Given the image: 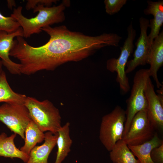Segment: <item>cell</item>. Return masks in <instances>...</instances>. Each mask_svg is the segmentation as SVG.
I'll return each mask as SVG.
<instances>
[{"instance_id":"9c48e42d","label":"cell","mask_w":163,"mask_h":163,"mask_svg":"<svg viewBox=\"0 0 163 163\" xmlns=\"http://www.w3.org/2000/svg\"><path fill=\"white\" fill-rule=\"evenodd\" d=\"M140 29V36L136 43V48L133 55V58L128 61L125 70L126 74L131 72L137 66L148 64L151 46L148 40L147 30L149 21L142 17L139 19Z\"/></svg>"},{"instance_id":"30bf717a","label":"cell","mask_w":163,"mask_h":163,"mask_svg":"<svg viewBox=\"0 0 163 163\" xmlns=\"http://www.w3.org/2000/svg\"><path fill=\"white\" fill-rule=\"evenodd\" d=\"M148 106L147 113L149 119L154 128L163 130V97L155 93L150 78L147 82L145 89Z\"/></svg>"},{"instance_id":"277c9868","label":"cell","mask_w":163,"mask_h":163,"mask_svg":"<svg viewBox=\"0 0 163 163\" xmlns=\"http://www.w3.org/2000/svg\"><path fill=\"white\" fill-rule=\"evenodd\" d=\"M150 77L148 69H140L135 75L130 94L126 100L127 108L125 111L126 120L123 136L127 132L135 115L147 109L148 103L145 89L147 82Z\"/></svg>"},{"instance_id":"d6986e66","label":"cell","mask_w":163,"mask_h":163,"mask_svg":"<svg viewBox=\"0 0 163 163\" xmlns=\"http://www.w3.org/2000/svg\"><path fill=\"white\" fill-rule=\"evenodd\" d=\"M27 96L14 91L10 87L5 73L0 72V102L24 104Z\"/></svg>"},{"instance_id":"5bb4252c","label":"cell","mask_w":163,"mask_h":163,"mask_svg":"<svg viewBox=\"0 0 163 163\" xmlns=\"http://www.w3.org/2000/svg\"><path fill=\"white\" fill-rule=\"evenodd\" d=\"M147 8L144 10V14H152L153 18L149 21V27L151 31L148 35V43L150 46L154 39L159 35L161 27L163 23V1L153 2L147 1Z\"/></svg>"},{"instance_id":"7402d4cb","label":"cell","mask_w":163,"mask_h":163,"mask_svg":"<svg viewBox=\"0 0 163 163\" xmlns=\"http://www.w3.org/2000/svg\"><path fill=\"white\" fill-rule=\"evenodd\" d=\"M127 1L126 0H105L104 2L106 12L110 15L117 13Z\"/></svg>"},{"instance_id":"cb8c5ba5","label":"cell","mask_w":163,"mask_h":163,"mask_svg":"<svg viewBox=\"0 0 163 163\" xmlns=\"http://www.w3.org/2000/svg\"><path fill=\"white\" fill-rule=\"evenodd\" d=\"M151 156L155 163H163V143L152 149Z\"/></svg>"},{"instance_id":"603a6c76","label":"cell","mask_w":163,"mask_h":163,"mask_svg":"<svg viewBox=\"0 0 163 163\" xmlns=\"http://www.w3.org/2000/svg\"><path fill=\"white\" fill-rule=\"evenodd\" d=\"M56 0H27L25 8L27 10L34 9L38 5H44L46 7H50L53 3H56Z\"/></svg>"},{"instance_id":"ac0fdd59","label":"cell","mask_w":163,"mask_h":163,"mask_svg":"<svg viewBox=\"0 0 163 163\" xmlns=\"http://www.w3.org/2000/svg\"><path fill=\"white\" fill-rule=\"evenodd\" d=\"M24 134V144L20 149L29 155L37 143L44 140L45 133L31 120L26 128Z\"/></svg>"},{"instance_id":"9a60e30c","label":"cell","mask_w":163,"mask_h":163,"mask_svg":"<svg viewBox=\"0 0 163 163\" xmlns=\"http://www.w3.org/2000/svg\"><path fill=\"white\" fill-rule=\"evenodd\" d=\"M17 134L14 133L8 136L5 133L0 134V156L11 159L18 158L26 163L29 155L21 151L15 146L14 139Z\"/></svg>"},{"instance_id":"8fae6325","label":"cell","mask_w":163,"mask_h":163,"mask_svg":"<svg viewBox=\"0 0 163 163\" xmlns=\"http://www.w3.org/2000/svg\"><path fill=\"white\" fill-rule=\"evenodd\" d=\"M23 36V30L21 27L15 32L11 34L0 30V58L3 65L12 74H21L20 64L10 59L9 53L13 46L14 38L18 36Z\"/></svg>"},{"instance_id":"44dd1931","label":"cell","mask_w":163,"mask_h":163,"mask_svg":"<svg viewBox=\"0 0 163 163\" xmlns=\"http://www.w3.org/2000/svg\"><path fill=\"white\" fill-rule=\"evenodd\" d=\"M20 27L19 24L13 17H5L0 12V30L11 34L16 31Z\"/></svg>"},{"instance_id":"ffe728a7","label":"cell","mask_w":163,"mask_h":163,"mask_svg":"<svg viewBox=\"0 0 163 163\" xmlns=\"http://www.w3.org/2000/svg\"><path fill=\"white\" fill-rule=\"evenodd\" d=\"M110 157L113 163H140L122 139L118 141L110 151Z\"/></svg>"},{"instance_id":"484cf974","label":"cell","mask_w":163,"mask_h":163,"mask_svg":"<svg viewBox=\"0 0 163 163\" xmlns=\"http://www.w3.org/2000/svg\"><path fill=\"white\" fill-rule=\"evenodd\" d=\"M3 65L2 63L1 60H0V72L2 70V66Z\"/></svg>"},{"instance_id":"6da1fadb","label":"cell","mask_w":163,"mask_h":163,"mask_svg":"<svg viewBox=\"0 0 163 163\" xmlns=\"http://www.w3.org/2000/svg\"><path fill=\"white\" fill-rule=\"evenodd\" d=\"M41 30L49 36V41L38 47L27 44L23 50L25 64L34 73L53 71L67 62L81 61L101 48L116 46L118 43L114 33L91 36L71 31L65 25L47 26Z\"/></svg>"},{"instance_id":"3957f363","label":"cell","mask_w":163,"mask_h":163,"mask_svg":"<svg viewBox=\"0 0 163 163\" xmlns=\"http://www.w3.org/2000/svg\"><path fill=\"white\" fill-rule=\"evenodd\" d=\"M24 105L27 108L31 119L44 132L57 133L62 127L60 112L48 100L40 101L27 97Z\"/></svg>"},{"instance_id":"8992f818","label":"cell","mask_w":163,"mask_h":163,"mask_svg":"<svg viewBox=\"0 0 163 163\" xmlns=\"http://www.w3.org/2000/svg\"><path fill=\"white\" fill-rule=\"evenodd\" d=\"M127 37L123 45L120 47L121 53L117 58H113L107 60V69L111 72L117 73V82L119 83L120 89L123 93H126L130 90L129 79L125 72V67L128 60L133 51V43L136 36V32L132 23L127 29Z\"/></svg>"},{"instance_id":"4fadbf2b","label":"cell","mask_w":163,"mask_h":163,"mask_svg":"<svg viewBox=\"0 0 163 163\" xmlns=\"http://www.w3.org/2000/svg\"><path fill=\"white\" fill-rule=\"evenodd\" d=\"M58 136V133H46L44 143L40 146H35L31 150L26 163H48L49 155L56 144Z\"/></svg>"},{"instance_id":"7c38bea8","label":"cell","mask_w":163,"mask_h":163,"mask_svg":"<svg viewBox=\"0 0 163 163\" xmlns=\"http://www.w3.org/2000/svg\"><path fill=\"white\" fill-rule=\"evenodd\" d=\"M150 77L155 82L158 88L162 86L157 75L158 72L163 65V31L162 30L154 39L151 47L148 64Z\"/></svg>"},{"instance_id":"7a4b0ae2","label":"cell","mask_w":163,"mask_h":163,"mask_svg":"<svg viewBox=\"0 0 163 163\" xmlns=\"http://www.w3.org/2000/svg\"><path fill=\"white\" fill-rule=\"evenodd\" d=\"M70 5L69 0H63L59 5L52 7L38 4L33 9L34 13L38 12V14L29 18L22 14V7L19 6L13 9L11 16L19 24L23 30V37L27 38L41 32V29L43 27L64 21L65 19L64 11Z\"/></svg>"},{"instance_id":"5b68a950","label":"cell","mask_w":163,"mask_h":163,"mask_svg":"<svg viewBox=\"0 0 163 163\" xmlns=\"http://www.w3.org/2000/svg\"><path fill=\"white\" fill-rule=\"evenodd\" d=\"M126 120L125 110L118 105L102 117L99 138L108 151H111L116 143L122 139Z\"/></svg>"},{"instance_id":"ba28073f","label":"cell","mask_w":163,"mask_h":163,"mask_svg":"<svg viewBox=\"0 0 163 163\" xmlns=\"http://www.w3.org/2000/svg\"><path fill=\"white\" fill-rule=\"evenodd\" d=\"M154 129L148 117L147 109L142 110L133 119L129 130L122 140L127 145H141L153 137Z\"/></svg>"},{"instance_id":"e0dca14e","label":"cell","mask_w":163,"mask_h":163,"mask_svg":"<svg viewBox=\"0 0 163 163\" xmlns=\"http://www.w3.org/2000/svg\"><path fill=\"white\" fill-rule=\"evenodd\" d=\"M70 123L67 122L57 132L58 149L54 163H62L70 152L72 141L70 136Z\"/></svg>"},{"instance_id":"d4e9b609","label":"cell","mask_w":163,"mask_h":163,"mask_svg":"<svg viewBox=\"0 0 163 163\" xmlns=\"http://www.w3.org/2000/svg\"><path fill=\"white\" fill-rule=\"evenodd\" d=\"M7 5L9 9H12L13 7H15L16 4L14 0H8L7 1Z\"/></svg>"},{"instance_id":"2e32d148","label":"cell","mask_w":163,"mask_h":163,"mask_svg":"<svg viewBox=\"0 0 163 163\" xmlns=\"http://www.w3.org/2000/svg\"><path fill=\"white\" fill-rule=\"evenodd\" d=\"M163 143V140L156 133L150 140L142 144L135 146H128L135 156L137 158L140 163H155L151 157V152L153 149Z\"/></svg>"},{"instance_id":"52a82bcc","label":"cell","mask_w":163,"mask_h":163,"mask_svg":"<svg viewBox=\"0 0 163 163\" xmlns=\"http://www.w3.org/2000/svg\"><path fill=\"white\" fill-rule=\"evenodd\" d=\"M31 120L24 104L5 103L0 106V121L24 140L25 129Z\"/></svg>"}]
</instances>
